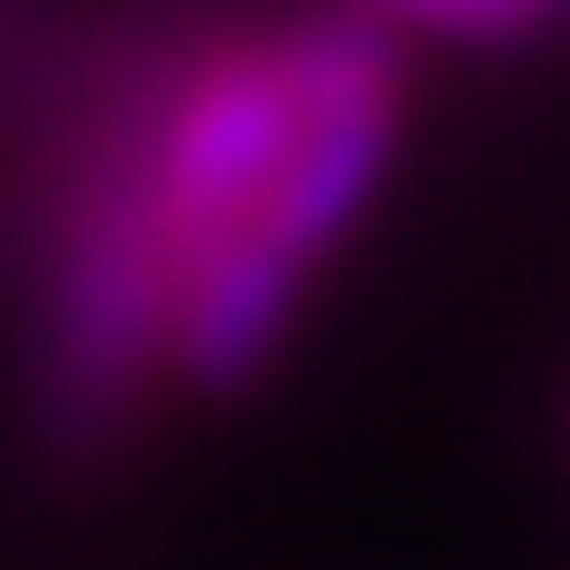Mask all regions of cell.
I'll use <instances>...</instances> for the list:
<instances>
[{
  "mask_svg": "<svg viewBox=\"0 0 570 570\" xmlns=\"http://www.w3.org/2000/svg\"><path fill=\"white\" fill-rule=\"evenodd\" d=\"M405 65L368 19L222 38L120 101L47 230V396L101 433L157 396H230L295 332L396 148Z\"/></svg>",
  "mask_w": 570,
  "mask_h": 570,
  "instance_id": "6da1fadb",
  "label": "cell"
}]
</instances>
